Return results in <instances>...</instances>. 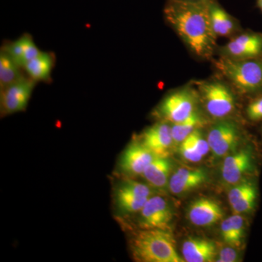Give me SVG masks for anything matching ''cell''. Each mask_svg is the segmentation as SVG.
<instances>
[{
    "mask_svg": "<svg viewBox=\"0 0 262 262\" xmlns=\"http://www.w3.org/2000/svg\"><path fill=\"white\" fill-rule=\"evenodd\" d=\"M53 67V58L51 54L42 52L24 67L33 80L46 81L51 77Z\"/></svg>",
    "mask_w": 262,
    "mask_h": 262,
    "instance_id": "obj_20",
    "label": "cell"
},
{
    "mask_svg": "<svg viewBox=\"0 0 262 262\" xmlns=\"http://www.w3.org/2000/svg\"><path fill=\"white\" fill-rule=\"evenodd\" d=\"M209 12L212 27L217 37H228L235 32V20L215 0H210Z\"/></svg>",
    "mask_w": 262,
    "mask_h": 262,
    "instance_id": "obj_17",
    "label": "cell"
},
{
    "mask_svg": "<svg viewBox=\"0 0 262 262\" xmlns=\"http://www.w3.org/2000/svg\"><path fill=\"white\" fill-rule=\"evenodd\" d=\"M149 198H141L119 184L115 191V201L117 209L125 214L139 213Z\"/></svg>",
    "mask_w": 262,
    "mask_h": 262,
    "instance_id": "obj_19",
    "label": "cell"
},
{
    "mask_svg": "<svg viewBox=\"0 0 262 262\" xmlns=\"http://www.w3.org/2000/svg\"><path fill=\"white\" fill-rule=\"evenodd\" d=\"M241 139V129L232 120L221 119L208 131L207 139L215 159L225 158L237 150Z\"/></svg>",
    "mask_w": 262,
    "mask_h": 262,
    "instance_id": "obj_6",
    "label": "cell"
},
{
    "mask_svg": "<svg viewBox=\"0 0 262 262\" xmlns=\"http://www.w3.org/2000/svg\"><path fill=\"white\" fill-rule=\"evenodd\" d=\"M20 67L3 50L0 53V88L1 90L8 87L24 78L20 71Z\"/></svg>",
    "mask_w": 262,
    "mask_h": 262,
    "instance_id": "obj_21",
    "label": "cell"
},
{
    "mask_svg": "<svg viewBox=\"0 0 262 262\" xmlns=\"http://www.w3.org/2000/svg\"><path fill=\"white\" fill-rule=\"evenodd\" d=\"M256 187L254 183L251 181L243 179L241 182L232 185V187L229 190L227 198L229 205L232 206L236 202L242 199L247 193Z\"/></svg>",
    "mask_w": 262,
    "mask_h": 262,
    "instance_id": "obj_23",
    "label": "cell"
},
{
    "mask_svg": "<svg viewBox=\"0 0 262 262\" xmlns=\"http://www.w3.org/2000/svg\"><path fill=\"white\" fill-rule=\"evenodd\" d=\"M156 157H169L174 146L171 124L160 121L147 129L139 140Z\"/></svg>",
    "mask_w": 262,
    "mask_h": 262,
    "instance_id": "obj_10",
    "label": "cell"
},
{
    "mask_svg": "<svg viewBox=\"0 0 262 262\" xmlns=\"http://www.w3.org/2000/svg\"><path fill=\"white\" fill-rule=\"evenodd\" d=\"M257 199V189L253 188L239 201L231 206L234 214H244L249 213L254 208Z\"/></svg>",
    "mask_w": 262,
    "mask_h": 262,
    "instance_id": "obj_22",
    "label": "cell"
},
{
    "mask_svg": "<svg viewBox=\"0 0 262 262\" xmlns=\"http://www.w3.org/2000/svg\"><path fill=\"white\" fill-rule=\"evenodd\" d=\"M198 91L207 113L213 118H225L235 108L234 94L223 82L203 81L198 84Z\"/></svg>",
    "mask_w": 262,
    "mask_h": 262,
    "instance_id": "obj_5",
    "label": "cell"
},
{
    "mask_svg": "<svg viewBox=\"0 0 262 262\" xmlns=\"http://www.w3.org/2000/svg\"><path fill=\"white\" fill-rule=\"evenodd\" d=\"M215 67L239 91L246 94L262 90V61L254 58L234 59L223 56Z\"/></svg>",
    "mask_w": 262,
    "mask_h": 262,
    "instance_id": "obj_3",
    "label": "cell"
},
{
    "mask_svg": "<svg viewBox=\"0 0 262 262\" xmlns=\"http://www.w3.org/2000/svg\"><path fill=\"white\" fill-rule=\"evenodd\" d=\"M133 257L140 262H184L170 230L141 229L131 241Z\"/></svg>",
    "mask_w": 262,
    "mask_h": 262,
    "instance_id": "obj_2",
    "label": "cell"
},
{
    "mask_svg": "<svg viewBox=\"0 0 262 262\" xmlns=\"http://www.w3.org/2000/svg\"><path fill=\"white\" fill-rule=\"evenodd\" d=\"M246 223L241 214H233L222 221L221 236L227 246L239 248L244 243Z\"/></svg>",
    "mask_w": 262,
    "mask_h": 262,
    "instance_id": "obj_16",
    "label": "cell"
},
{
    "mask_svg": "<svg viewBox=\"0 0 262 262\" xmlns=\"http://www.w3.org/2000/svg\"><path fill=\"white\" fill-rule=\"evenodd\" d=\"M173 170V163L169 157H155L141 177L155 190L163 191L168 187Z\"/></svg>",
    "mask_w": 262,
    "mask_h": 262,
    "instance_id": "obj_15",
    "label": "cell"
},
{
    "mask_svg": "<svg viewBox=\"0 0 262 262\" xmlns=\"http://www.w3.org/2000/svg\"><path fill=\"white\" fill-rule=\"evenodd\" d=\"M183 1H189V2H203V1H208V0H183Z\"/></svg>",
    "mask_w": 262,
    "mask_h": 262,
    "instance_id": "obj_31",
    "label": "cell"
},
{
    "mask_svg": "<svg viewBox=\"0 0 262 262\" xmlns=\"http://www.w3.org/2000/svg\"><path fill=\"white\" fill-rule=\"evenodd\" d=\"M139 213L141 229L170 230L173 211L168 201L163 196L157 194L151 196Z\"/></svg>",
    "mask_w": 262,
    "mask_h": 262,
    "instance_id": "obj_7",
    "label": "cell"
},
{
    "mask_svg": "<svg viewBox=\"0 0 262 262\" xmlns=\"http://www.w3.org/2000/svg\"><path fill=\"white\" fill-rule=\"evenodd\" d=\"M182 253L185 261H215L216 245L211 239L189 237L183 243Z\"/></svg>",
    "mask_w": 262,
    "mask_h": 262,
    "instance_id": "obj_14",
    "label": "cell"
},
{
    "mask_svg": "<svg viewBox=\"0 0 262 262\" xmlns=\"http://www.w3.org/2000/svg\"><path fill=\"white\" fill-rule=\"evenodd\" d=\"M208 179V171L205 169L179 168L173 170L168 189L174 195H184L201 187Z\"/></svg>",
    "mask_w": 262,
    "mask_h": 262,
    "instance_id": "obj_13",
    "label": "cell"
},
{
    "mask_svg": "<svg viewBox=\"0 0 262 262\" xmlns=\"http://www.w3.org/2000/svg\"><path fill=\"white\" fill-rule=\"evenodd\" d=\"M256 1H257L258 7H259L260 9H261L262 11V0H256Z\"/></svg>",
    "mask_w": 262,
    "mask_h": 262,
    "instance_id": "obj_30",
    "label": "cell"
},
{
    "mask_svg": "<svg viewBox=\"0 0 262 262\" xmlns=\"http://www.w3.org/2000/svg\"><path fill=\"white\" fill-rule=\"evenodd\" d=\"M247 115L248 118L253 121L262 120V97L257 98L248 105Z\"/></svg>",
    "mask_w": 262,
    "mask_h": 262,
    "instance_id": "obj_29",
    "label": "cell"
},
{
    "mask_svg": "<svg viewBox=\"0 0 262 262\" xmlns=\"http://www.w3.org/2000/svg\"><path fill=\"white\" fill-rule=\"evenodd\" d=\"M206 119L198 110L187 119L177 123L171 124V133L174 146L178 147L184 139H187L196 129L202 128L206 125Z\"/></svg>",
    "mask_w": 262,
    "mask_h": 262,
    "instance_id": "obj_18",
    "label": "cell"
},
{
    "mask_svg": "<svg viewBox=\"0 0 262 262\" xmlns=\"http://www.w3.org/2000/svg\"><path fill=\"white\" fill-rule=\"evenodd\" d=\"M179 152L183 159L190 163H198L201 161L204 157L202 156L194 146L189 142L187 139H184L178 146Z\"/></svg>",
    "mask_w": 262,
    "mask_h": 262,
    "instance_id": "obj_26",
    "label": "cell"
},
{
    "mask_svg": "<svg viewBox=\"0 0 262 262\" xmlns=\"http://www.w3.org/2000/svg\"><path fill=\"white\" fill-rule=\"evenodd\" d=\"M225 211L218 201L201 198L192 202L187 209L188 220L196 227H210L224 218Z\"/></svg>",
    "mask_w": 262,
    "mask_h": 262,
    "instance_id": "obj_12",
    "label": "cell"
},
{
    "mask_svg": "<svg viewBox=\"0 0 262 262\" xmlns=\"http://www.w3.org/2000/svg\"><path fill=\"white\" fill-rule=\"evenodd\" d=\"M253 160L252 150L248 146L226 156L221 168L223 182L232 186L241 182L252 170Z\"/></svg>",
    "mask_w": 262,
    "mask_h": 262,
    "instance_id": "obj_8",
    "label": "cell"
},
{
    "mask_svg": "<svg viewBox=\"0 0 262 262\" xmlns=\"http://www.w3.org/2000/svg\"><path fill=\"white\" fill-rule=\"evenodd\" d=\"M186 139L189 141V142L194 146V149L202 156H206L208 153L211 151L208 139H207V137H205L204 134H203V131H202V128L196 129V130H194L190 135L188 136Z\"/></svg>",
    "mask_w": 262,
    "mask_h": 262,
    "instance_id": "obj_25",
    "label": "cell"
},
{
    "mask_svg": "<svg viewBox=\"0 0 262 262\" xmlns=\"http://www.w3.org/2000/svg\"><path fill=\"white\" fill-rule=\"evenodd\" d=\"M34 80L24 77L21 80L1 90V112L11 115L23 112L32 96Z\"/></svg>",
    "mask_w": 262,
    "mask_h": 262,
    "instance_id": "obj_9",
    "label": "cell"
},
{
    "mask_svg": "<svg viewBox=\"0 0 262 262\" xmlns=\"http://www.w3.org/2000/svg\"><path fill=\"white\" fill-rule=\"evenodd\" d=\"M155 157L140 141H134L122 153L119 166L127 177L141 176Z\"/></svg>",
    "mask_w": 262,
    "mask_h": 262,
    "instance_id": "obj_11",
    "label": "cell"
},
{
    "mask_svg": "<svg viewBox=\"0 0 262 262\" xmlns=\"http://www.w3.org/2000/svg\"><path fill=\"white\" fill-rule=\"evenodd\" d=\"M209 2L168 0L165 8L168 23L195 56L209 58L216 45L210 17Z\"/></svg>",
    "mask_w": 262,
    "mask_h": 262,
    "instance_id": "obj_1",
    "label": "cell"
},
{
    "mask_svg": "<svg viewBox=\"0 0 262 262\" xmlns=\"http://www.w3.org/2000/svg\"><path fill=\"white\" fill-rule=\"evenodd\" d=\"M200 98L195 90L183 89L168 95L158 105L155 115L161 121L173 124L182 122L198 110Z\"/></svg>",
    "mask_w": 262,
    "mask_h": 262,
    "instance_id": "obj_4",
    "label": "cell"
},
{
    "mask_svg": "<svg viewBox=\"0 0 262 262\" xmlns=\"http://www.w3.org/2000/svg\"><path fill=\"white\" fill-rule=\"evenodd\" d=\"M42 53L39 49L34 42H33V39L31 36L27 34V40H26L25 48H24V53L23 56V66H25L26 63H28L29 61L35 58L36 57L39 56Z\"/></svg>",
    "mask_w": 262,
    "mask_h": 262,
    "instance_id": "obj_27",
    "label": "cell"
},
{
    "mask_svg": "<svg viewBox=\"0 0 262 262\" xmlns=\"http://www.w3.org/2000/svg\"><path fill=\"white\" fill-rule=\"evenodd\" d=\"M26 40H27V34L22 36L15 42L10 43L4 49V51L13 58V61L20 67H24L23 56Z\"/></svg>",
    "mask_w": 262,
    "mask_h": 262,
    "instance_id": "obj_24",
    "label": "cell"
},
{
    "mask_svg": "<svg viewBox=\"0 0 262 262\" xmlns=\"http://www.w3.org/2000/svg\"><path fill=\"white\" fill-rule=\"evenodd\" d=\"M237 248L228 246L221 250L219 257L215 259L217 262H236L239 261V253Z\"/></svg>",
    "mask_w": 262,
    "mask_h": 262,
    "instance_id": "obj_28",
    "label": "cell"
}]
</instances>
